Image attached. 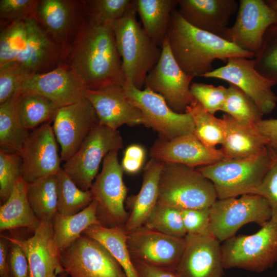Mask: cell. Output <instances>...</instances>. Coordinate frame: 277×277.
Instances as JSON below:
<instances>
[{
  "instance_id": "cell-28",
  "label": "cell",
  "mask_w": 277,
  "mask_h": 277,
  "mask_svg": "<svg viewBox=\"0 0 277 277\" xmlns=\"http://www.w3.org/2000/svg\"><path fill=\"white\" fill-rule=\"evenodd\" d=\"M28 183L22 176L17 179L7 200L0 207V231L26 227L33 232L41 222L28 201Z\"/></svg>"
},
{
  "instance_id": "cell-37",
  "label": "cell",
  "mask_w": 277,
  "mask_h": 277,
  "mask_svg": "<svg viewBox=\"0 0 277 277\" xmlns=\"http://www.w3.org/2000/svg\"><path fill=\"white\" fill-rule=\"evenodd\" d=\"M221 111L241 122L253 125L263 114L248 95L234 85L230 84Z\"/></svg>"
},
{
  "instance_id": "cell-26",
  "label": "cell",
  "mask_w": 277,
  "mask_h": 277,
  "mask_svg": "<svg viewBox=\"0 0 277 277\" xmlns=\"http://www.w3.org/2000/svg\"><path fill=\"white\" fill-rule=\"evenodd\" d=\"M164 163L150 159L144 167L143 182L136 195L128 199L130 208L125 224L127 232L143 226L158 202L159 185Z\"/></svg>"
},
{
  "instance_id": "cell-31",
  "label": "cell",
  "mask_w": 277,
  "mask_h": 277,
  "mask_svg": "<svg viewBox=\"0 0 277 277\" xmlns=\"http://www.w3.org/2000/svg\"><path fill=\"white\" fill-rule=\"evenodd\" d=\"M53 239L61 252L80 237L89 227L100 224L96 215V203L92 202L80 212L70 215L56 213L52 220Z\"/></svg>"
},
{
  "instance_id": "cell-20",
  "label": "cell",
  "mask_w": 277,
  "mask_h": 277,
  "mask_svg": "<svg viewBox=\"0 0 277 277\" xmlns=\"http://www.w3.org/2000/svg\"><path fill=\"white\" fill-rule=\"evenodd\" d=\"M19 89L22 93L43 95L61 108L81 100L86 89L73 71L61 62L49 72L30 75Z\"/></svg>"
},
{
  "instance_id": "cell-27",
  "label": "cell",
  "mask_w": 277,
  "mask_h": 277,
  "mask_svg": "<svg viewBox=\"0 0 277 277\" xmlns=\"http://www.w3.org/2000/svg\"><path fill=\"white\" fill-rule=\"evenodd\" d=\"M224 138L221 150L225 158L246 157L258 154L267 148L266 138L255 124H248L224 114Z\"/></svg>"
},
{
  "instance_id": "cell-3",
  "label": "cell",
  "mask_w": 277,
  "mask_h": 277,
  "mask_svg": "<svg viewBox=\"0 0 277 277\" xmlns=\"http://www.w3.org/2000/svg\"><path fill=\"white\" fill-rule=\"evenodd\" d=\"M136 14L133 1L124 16L114 22L113 29L124 79L142 89L148 73L159 60L162 49L137 21Z\"/></svg>"
},
{
  "instance_id": "cell-19",
  "label": "cell",
  "mask_w": 277,
  "mask_h": 277,
  "mask_svg": "<svg viewBox=\"0 0 277 277\" xmlns=\"http://www.w3.org/2000/svg\"><path fill=\"white\" fill-rule=\"evenodd\" d=\"M1 236L23 250L29 264V277H57L66 273L61 262V252L54 242L52 221L41 222L33 235L27 239Z\"/></svg>"
},
{
  "instance_id": "cell-41",
  "label": "cell",
  "mask_w": 277,
  "mask_h": 277,
  "mask_svg": "<svg viewBox=\"0 0 277 277\" xmlns=\"http://www.w3.org/2000/svg\"><path fill=\"white\" fill-rule=\"evenodd\" d=\"M22 157L0 149V198L3 204L9 197L15 182L22 176Z\"/></svg>"
},
{
  "instance_id": "cell-32",
  "label": "cell",
  "mask_w": 277,
  "mask_h": 277,
  "mask_svg": "<svg viewBox=\"0 0 277 277\" xmlns=\"http://www.w3.org/2000/svg\"><path fill=\"white\" fill-rule=\"evenodd\" d=\"M83 234L105 247L122 266L127 277H138L128 250L127 232L124 227L94 224L86 229Z\"/></svg>"
},
{
  "instance_id": "cell-17",
  "label": "cell",
  "mask_w": 277,
  "mask_h": 277,
  "mask_svg": "<svg viewBox=\"0 0 277 277\" xmlns=\"http://www.w3.org/2000/svg\"><path fill=\"white\" fill-rule=\"evenodd\" d=\"M51 122L31 130L21 154L22 176L28 183L38 179L57 175L62 159Z\"/></svg>"
},
{
  "instance_id": "cell-8",
  "label": "cell",
  "mask_w": 277,
  "mask_h": 277,
  "mask_svg": "<svg viewBox=\"0 0 277 277\" xmlns=\"http://www.w3.org/2000/svg\"><path fill=\"white\" fill-rule=\"evenodd\" d=\"M209 212L212 234L221 242L234 236L249 223L263 226L271 219L273 209L264 197L247 194L239 198L217 199L209 208Z\"/></svg>"
},
{
  "instance_id": "cell-23",
  "label": "cell",
  "mask_w": 277,
  "mask_h": 277,
  "mask_svg": "<svg viewBox=\"0 0 277 277\" xmlns=\"http://www.w3.org/2000/svg\"><path fill=\"white\" fill-rule=\"evenodd\" d=\"M85 96L92 105L99 124L117 130L124 125H143L141 111L126 97L123 85L111 84L86 89Z\"/></svg>"
},
{
  "instance_id": "cell-52",
  "label": "cell",
  "mask_w": 277,
  "mask_h": 277,
  "mask_svg": "<svg viewBox=\"0 0 277 277\" xmlns=\"http://www.w3.org/2000/svg\"><path fill=\"white\" fill-rule=\"evenodd\" d=\"M9 241L1 236L0 277H11L8 261Z\"/></svg>"
},
{
  "instance_id": "cell-40",
  "label": "cell",
  "mask_w": 277,
  "mask_h": 277,
  "mask_svg": "<svg viewBox=\"0 0 277 277\" xmlns=\"http://www.w3.org/2000/svg\"><path fill=\"white\" fill-rule=\"evenodd\" d=\"M254 60L256 70L277 84V24L271 26L267 30Z\"/></svg>"
},
{
  "instance_id": "cell-14",
  "label": "cell",
  "mask_w": 277,
  "mask_h": 277,
  "mask_svg": "<svg viewBox=\"0 0 277 277\" xmlns=\"http://www.w3.org/2000/svg\"><path fill=\"white\" fill-rule=\"evenodd\" d=\"M277 24V11L264 0H240L236 20L222 37L255 56L269 27Z\"/></svg>"
},
{
  "instance_id": "cell-46",
  "label": "cell",
  "mask_w": 277,
  "mask_h": 277,
  "mask_svg": "<svg viewBox=\"0 0 277 277\" xmlns=\"http://www.w3.org/2000/svg\"><path fill=\"white\" fill-rule=\"evenodd\" d=\"M180 211L187 234L213 237L211 230L209 208Z\"/></svg>"
},
{
  "instance_id": "cell-48",
  "label": "cell",
  "mask_w": 277,
  "mask_h": 277,
  "mask_svg": "<svg viewBox=\"0 0 277 277\" xmlns=\"http://www.w3.org/2000/svg\"><path fill=\"white\" fill-rule=\"evenodd\" d=\"M9 243L8 261L11 277H29V264L25 253L16 244Z\"/></svg>"
},
{
  "instance_id": "cell-13",
  "label": "cell",
  "mask_w": 277,
  "mask_h": 277,
  "mask_svg": "<svg viewBox=\"0 0 277 277\" xmlns=\"http://www.w3.org/2000/svg\"><path fill=\"white\" fill-rule=\"evenodd\" d=\"M203 77L220 79L235 85L253 101L263 115L270 113L276 106L277 95L272 89L275 84L256 70L254 58L230 57L226 65Z\"/></svg>"
},
{
  "instance_id": "cell-44",
  "label": "cell",
  "mask_w": 277,
  "mask_h": 277,
  "mask_svg": "<svg viewBox=\"0 0 277 277\" xmlns=\"http://www.w3.org/2000/svg\"><path fill=\"white\" fill-rule=\"evenodd\" d=\"M29 76L15 61L0 66V104L12 97Z\"/></svg>"
},
{
  "instance_id": "cell-53",
  "label": "cell",
  "mask_w": 277,
  "mask_h": 277,
  "mask_svg": "<svg viewBox=\"0 0 277 277\" xmlns=\"http://www.w3.org/2000/svg\"><path fill=\"white\" fill-rule=\"evenodd\" d=\"M265 1L270 7L277 11V0H267Z\"/></svg>"
},
{
  "instance_id": "cell-16",
  "label": "cell",
  "mask_w": 277,
  "mask_h": 277,
  "mask_svg": "<svg viewBox=\"0 0 277 277\" xmlns=\"http://www.w3.org/2000/svg\"><path fill=\"white\" fill-rule=\"evenodd\" d=\"M86 16V1L40 0L36 20L63 55L74 41Z\"/></svg>"
},
{
  "instance_id": "cell-9",
  "label": "cell",
  "mask_w": 277,
  "mask_h": 277,
  "mask_svg": "<svg viewBox=\"0 0 277 277\" xmlns=\"http://www.w3.org/2000/svg\"><path fill=\"white\" fill-rule=\"evenodd\" d=\"M123 146V139L117 130L98 124L77 151L65 162L63 168L81 189L89 190L105 156L110 152L118 151Z\"/></svg>"
},
{
  "instance_id": "cell-51",
  "label": "cell",
  "mask_w": 277,
  "mask_h": 277,
  "mask_svg": "<svg viewBox=\"0 0 277 277\" xmlns=\"http://www.w3.org/2000/svg\"><path fill=\"white\" fill-rule=\"evenodd\" d=\"M138 277H178L175 271L132 261Z\"/></svg>"
},
{
  "instance_id": "cell-5",
  "label": "cell",
  "mask_w": 277,
  "mask_h": 277,
  "mask_svg": "<svg viewBox=\"0 0 277 277\" xmlns=\"http://www.w3.org/2000/svg\"><path fill=\"white\" fill-rule=\"evenodd\" d=\"M217 199L212 183L196 168L164 163L158 203L179 209H206Z\"/></svg>"
},
{
  "instance_id": "cell-30",
  "label": "cell",
  "mask_w": 277,
  "mask_h": 277,
  "mask_svg": "<svg viewBox=\"0 0 277 277\" xmlns=\"http://www.w3.org/2000/svg\"><path fill=\"white\" fill-rule=\"evenodd\" d=\"M20 89L10 98L0 104L1 149L21 155L29 134L22 123L19 103Z\"/></svg>"
},
{
  "instance_id": "cell-10",
  "label": "cell",
  "mask_w": 277,
  "mask_h": 277,
  "mask_svg": "<svg viewBox=\"0 0 277 277\" xmlns=\"http://www.w3.org/2000/svg\"><path fill=\"white\" fill-rule=\"evenodd\" d=\"M123 87L129 101L141 111L143 125L156 131L161 138L169 140L193 133L194 123L189 113L174 111L162 95L149 88L139 89L128 81Z\"/></svg>"
},
{
  "instance_id": "cell-18",
  "label": "cell",
  "mask_w": 277,
  "mask_h": 277,
  "mask_svg": "<svg viewBox=\"0 0 277 277\" xmlns=\"http://www.w3.org/2000/svg\"><path fill=\"white\" fill-rule=\"evenodd\" d=\"M98 124L96 113L85 96L75 103L59 108L52 127L61 146L62 161L69 160Z\"/></svg>"
},
{
  "instance_id": "cell-24",
  "label": "cell",
  "mask_w": 277,
  "mask_h": 277,
  "mask_svg": "<svg viewBox=\"0 0 277 277\" xmlns=\"http://www.w3.org/2000/svg\"><path fill=\"white\" fill-rule=\"evenodd\" d=\"M177 6L189 24L222 37L239 5L236 0H178Z\"/></svg>"
},
{
  "instance_id": "cell-34",
  "label": "cell",
  "mask_w": 277,
  "mask_h": 277,
  "mask_svg": "<svg viewBox=\"0 0 277 277\" xmlns=\"http://www.w3.org/2000/svg\"><path fill=\"white\" fill-rule=\"evenodd\" d=\"M59 108L51 100L36 93H22L19 113L23 126L32 130L41 125L53 122Z\"/></svg>"
},
{
  "instance_id": "cell-12",
  "label": "cell",
  "mask_w": 277,
  "mask_h": 277,
  "mask_svg": "<svg viewBox=\"0 0 277 277\" xmlns=\"http://www.w3.org/2000/svg\"><path fill=\"white\" fill-rule=\"evenodd\" d=\"M70 277H127L120 264L101 243L82 234L60 253Z\"/></svg>"
},
{
  "instance_id": "cell-21",
  "label": "cell",
  "mask_w": 277,
  "mask_h": 277,
  "mask_svg": "<svg viewBox=\"0 0 277 277\" xmlns=\"http://www.w3.org/2000/svg\"><path fill=\"white\" fill-rule=\"evenodd\" d=\"M150 156L163 163L194 168L210 165L225 158L221 149L208 147L193 133L169 140L160 138L150 148Z\"/></svg>"
},
{
  "instance_id": "cell-6",
  "label": "cell",
  "mask_w": 277,
  "mask_h": 277,
  "mask_svg": "<svg viewBox=\"0 0 277 277\" xmlns=\"http://www.w3.org/2000/svg\"><path fill=\"white\" fill-rule=\"evenodd\" d=\"M221 252L225 269L239 268L260 273L277 263V211L256 232L233 236L224 242Z\"/></svg>"
},
{
  "instance_id": "cell-29",
  "label": "cell",
  "mask_w": 277,
  "mask_h": 277,
  "mask_svg": "<svg viewBox=\"0 0 277 277\" xmlns=\"http://www.w3.org/2000/svg\"><path fill=\"white\" fill-rule=\"evenodd\" d=\"M142 27L154 43L161 47L167 35L173 11L178 0H134Z\"/></svg>"
},
{
  "instance_id": "cell-50",
  "label": "cell",
  "mask_w": 277,
  "mask_h": 277,
  "mask_svg": "<svg viewBox=\"0 0 277 277\" xmlns=\"http://www.w3.org/2000/svg\"><path fill=\"white\" fill-rule=\"evenodd\" d=\"M255 125L266 138L267 147L277 155V118L262 119Z\"/></svg>"
},
{
  "instance_id": "cell-35",
  "label": "cell",
  "mask_w": 277,
  "mask_h": 277,
  "mask_svg": "<svg viewBox=\"0 0 277 277\" xmlns=\"http://www.w3.org/2000/svg\"><path fill=\"white\" fill-rule=\"evenodd\" d=\"M186 112L189 113L193 119V134L203 144L212 148L222 145L224 134L222 118H217L206 111L195 100L187 108Z\"/></svg>"
},
{
  "instance_id": "cell-43",
  "label": "cell",
  "mask_w": 277,
  "mask_h": 277,
  "mask_svg": "<svg viewBox=\"0 0 277 277\" xmlns=\"http://www.w3.org/2000/svg\"><path fill=\"white\" fill-rule=\"evenodd\" d=\"M40 0H1V24L5 26L13 22L36 19Z\"/></svg>"
},
{
  "instance_id": "cell-1",
  "label": "cell",
  "mask_w": 277,
  "mask_h": 277,
  "mask_svg": "<svg viewBox=\"0 0 277 277\" xmlns=\"http://www.w3.org/2000/svg\"><path fill=\"white\" fill-rule=\"evenodd\" d=\"M114 23H101L87 16L70 46L63 55L65 63L86 89L125 82L117 50Z\"/></svg>"
},
{
  "instance_id": "cell-15",
  "label": "cell",
  "mask_w": 277,
  "mask_h": 277,
  "mask_svg": "<svg viewBox=\"0 0 277 277\" xmlns=\"http://www.w3.org/2000/svg\"><path fill=\"white\" fill-rule=\"evenodd\" d=\"M185 238V237H184ZM143 225L127 232V246L132 261L175 270L185 241Z\"/></svg>"
},
{
  "instance_id": "cell-45",
  "label": "cell",
  "mask_w": 277,
  "mask_h": 277,
  "mask_svg": "<svg viewBox=\"0 0 277 277\" xmlns=\"http://www.w3.org/2000/svg\"><path fill=\"white\" fill-rule=\"evenodd\" d=\"M190 92L204 109L214 114L221 111L225 102L228 89L223 86L217 87L202 83H192Z\"/></svg>"
},
{
  "instance_id": "cell-4",
  "label": "cell",
  "mask_w": 277,
  "mask_h": 277,
  "mask_svg": "<svg viewBox=\"0 0 277 277\" xmlns=\"http://www.w3.org/2000/svg\"><path fill=\"white\" fill-rule=\"evenodd\" d=\"M274 153L267 148L243 158H225L214 164L196 168L213 184L217 199L252 194L268 170Z\"/></svg>"
},
{
  "instance_id": "cell-33",
  "label": "cell",
  "mask_w": 277,
  "mask_h": 277,
  "mask_svg": "<svg viewBox=\"0 0 277 277\" xmlns=\"http://www.w3.org/2000/svg\"><path fill=\"white\" fill-rule=\"evenodd\" d=\"M57 175L41 177L28 183V201L41 222L52 221L57 212Z\"/></svg>"
},
{
  "instance_id": "cell-47",
  "label": "cell",
  "mask_w": 277,
  "mask_h": 277,
  "mask_svg": "<svg viewBox=\"0 0 277 277\" xmlns=\"http://www.w3.org/2000/svg\"><path fill=\"white\" fill-rule=\"evenodd\" d=\"M252 194L265 198L272 209L277 211V155L274 153L268 170Z\"/></svg>"
},
{
  "instance_id": "cell-42",
  "label": "cell",
  "mask_w": 277,
  "mask_h": 277,
  "mask_svg": "<svg viewBox=\"0 0 277 277\" xmlns=\"http://www.w3.org/2000/svg\"><path fill=\"white\" fill-rule=\"evenodd\" d=\"M133 0H88L86 16L101 23H114L126 13Z\"/></svg>"
},
{
  "instance_id": "cell-36",
  "label": "cell",
  "mask_w": 277,
  "mask_h": 277,
  "mask_svg": "<svg viewBox=\"0 0 277 277\" xmlns=\"http://www.w3.org/2000/svg\"><path fill=\"white\" fill-rule=\"evenodd\" d=\"M57 213L63 215L77 213L92 202L90 190L81 189L63 168L57 174Z\"/></svg>"
},
{
  "instance_id": "cell-7",
  "label": "cell",
  "mask_w": 277,
  "mask_h": 277,
  "mask_svg": "<svg viewBox=\"0 0 277 277\" xmlns=\"http://www.w3.org/2000/svg\"><path fill=\"white\" fill-rule=\"evenodd\" d=\"M101 171L93 182L90 191L96 203L100 224L108 227H125L129 217L125 207L127 188L118 160V151L110 152L104 159Z\"/></svg>"
},
{
  "instance_id": "cell-22",
  "label": "cell",
  "mask_w": 277,
  "mask_h": 277,
  "mask_svg": "<svg viewBox=\"0 0 277 277\" xmlns=\"http://www.w3.org/2000/svg\"><path fill=\"white\" fill-rule=\"evenodd\" d=\"M175 272L178 277H222L224 267L220 242L213 237L187 234Z\"/></svg>"
},
{
  "instance_id": "cell-11",
  "label": "cell",
  "mask_w": 277,
  "mask_h": 277,
  "mask_svg": "<svg viewBox=\"0 0 277 277\" xmlns=\"http://www.w3.org/2000/svg\"><path fill=\"white\" fill-rule=\"evenodd\" d=\"M161 49L159 60L148 73L144 87L162 95L174 111L185 113L195 100L190 89L193 77L187 74L178 64L167 36Z\"/></svg>"
},
{
  "instance_id": "cell-38",
  "label": "cell",
  "mask_w": 277,
  "mask_h": 277,
  "mask_svg": "<svg viewBox=\"0 0 277 277\" xmlns=\"http://www.w3.org/2000/svg\"><path fill=\"white\" fill-rule=\"evenodd\" d=\"M144 225L174 236L184 238L187 234L180 209L158 202Z\"/></svg>"
},
{
  "instance_id": "cell-2",
  "label": "cell",
  "mask_w": 277,
  "mask_h": 277,
  "mask_svg": "<svg viewBox=\"0 0 277 277\" xmlns=\"http://www.w3.org/2000/svg\"><path fill=\"white\" fill-rule=\"evenodd\" d=\"M167 38L172 54L182 69L193 78L203 77L213 68V61L232 57L253 59L255 55L216 35L197 29L186 22L175 9Z\"/></svg>"
},
{
  "instance_id": "cell-49",
  "label": "cell",
  "mask_w": 277,
  "mask_h": 277,
  "mask_svg": "<svg viewBox=\"0 0 277 277\" xmlns=\"http://www.w3.org/2000/svg\"><path fill=\"white\" fill-rule=\"evenodd\" d=\"M146 152L144 148L138 144L129 146L124 151L121 163L124 171L134 174L138 172L143 166Z\"/></svg>"
},
{
  "instance_id": "cell-39",
  "label": "cell",
  "mask_w": 277,
  "mask_h": 277,
  "mask_svg": "<svg viewBox=\"0 0 277 277\" xmlns=\"http://www.w3.org/2000/svg\"><path fill=\"white\" fill-rule=\"evenodd\" d=\"M26 21L13 22L4 27L0 34V66L14 61L26 47Z\"/></svg>"
},
{
  "instance_id": "cell-25",
  "label": "cell",
  "mask_w": 277,
  "mask_h": 277,
  "mask_svg": "<svg viewBox=\"0 0 277 277\" xmlns=\"http://www.w3.org/2000/svg\"><path fill=\"white\" fill-rule=\"evenodd\" d=\"M27 41L24 49L15 60L30 75L46 73L62 62V52L35 19L25 21Z\"/></svg>"
}]
</instances>
